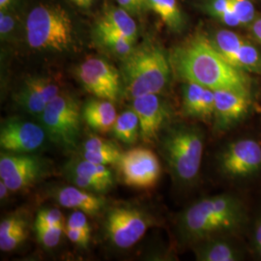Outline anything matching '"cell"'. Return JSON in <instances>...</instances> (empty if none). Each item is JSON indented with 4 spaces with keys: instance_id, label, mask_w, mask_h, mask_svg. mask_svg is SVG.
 <instances>
[{
    "instance_id": "15",
    "label": "cell",
    "mask_w": 261,
    "mask_h": 261,
    "mask_svg": "<svg viewBox=\"0 0 261 261\" xmlns=\"http://www.w3.org/2000/svg\"><path fill=\"white\" fill-rule=\"evenodd\" d=\"M215 92V125L220 130H228L248 114L251 108L250 93L221 89Z\"/></svg>"
},
{
    "instance_id": "19",
    "label": "cell",
    "mask_w": 261,
    "mask_h": 261,
    "mask_svg": "<svg viewBox=\"0 0 261 261\" xmlns=\"http://www.w3.org/2000/svg\"><path fill=\"white\" fill-rule=\"evenodd\" d=\"M65 171L75 172L79 175L91 179L94 182L103 186L109 191L113 186V176L112 171L107 166L92 163L85 159H75L66 165Z\"/></svg>"
},
{
    "instance_id": "44",
    "label": "cell",
    "mask_w": 261,
    "mask_h": 261,
    "mask_svg": "<svg viewBox=\"0 0 261 261\" xmlns=\"http://www.w3.org/2000/svg\"><path fill=\"white\" fill-rule=\"evenodd\" d=\"M257 249H258V252H259V255L261 257V246H257Z\"/></svg>"
},
{
    "instance_id": "9",
    "label": "cell",
    "mask_w": 261,
    "mask_h": 261,
    "mask_svg": "<svg viewBox=\"0 0 261 261\" xmlns=\"http://www.w3.org/2000/svg\"><path fill=\"white\" fill-rule=\"evenodd\" d=\"M127 186L147 190L157 185L162 168L157 155L147 148L136 147L124 152L116 165Z\"/></svg>"
},
{
    "instance_id": "33",
    "label": "cell",
    "mask_w": 261,
    "mask_h": 261,
    "mask_svg": "<svg viewBox=\"0 0 261 261\" xmlns=\"http://www.w3.org/2000/svg\"><path fill=\"white\" fill-rule=\"evenodd\" d=\"M65 173L69 181L72 182L74 184V186L81 188V189L88 191V192H91V193H95V194H101V193L107 192L103 186L94 182L91 179L79 175L75 172H71V171H65Z\"/></svg>"
},
{
    "instance_id": "35",
    "label": "cell",
    "mask_w": 261,
    "mask_h": 261,
    "mask_svg": "<svg viewBox=\"0 0 261 261\" xmlns=\"http://www.w3.org/2000/svg\"><path fill=\"white\" fill-rule=\"evenodd\" d=\"M84 151H102V150H110L117 148V146L109 140H105L98 136H91L84 141Z\"/></svg>"
},
{
    "instance_id": "18",
    "label": "cell",
    "mask_w": 261,
    "mask_h": 261,
    "mask_svg": "<svg viewBox=\"0 0 261 261\" xmlns=\"http://www.w3.org/2000/svg\"><path fill=\"white\" fill-rule=\"evenodd\" d=\"M194 249L197 260L237 261L241 258V252L237 247L221 236L195 243Z\"/></svg>"
},
{
    "instance_id": "34",
    "label": "cell",
    "mask_w": 261,
    "mask_h": 261,
    "mask_svg": "<svg viewBox=\"0 0 261 261\" xmlns=\"http://www.w3.org/2000/svg\"><path fill=\"white\" fill-rule=\"evenodd\" d=\"M87 216L88 215L85 214L83 211L74 210V212H72L69 216L66 226L81 229V230L91 233V226L88 223Z\"/></svg>"
},
{
    "instance_id": "1",
    "label": "cell",
    "mask_w": 261,
    "mask_h": 261,
    "mask_svg": "<svg viewBox=\"0 0 261 261\" xmlns=\"http://www.w3.org/2000/svg\"><path fill=\"white\" fill-rule=\"evenodd\" d=\"M170 63L186 83L200 84L212 90L251 94V81L246 72L227 62L205 38L197 36L176 47Z\"/></svg>"
},
{
    "instance_id": "14",
    "label": "cell",
    "mask_w": 261,
    "mask_h": 261,
    "mask_svg": "<svg viewBox=\"0 0 261 261\" xmlns=\"http://www.w3.org/2000/svg\"><path fill=\"white\" fill-rule=\"evenodd\" d=\"M59 90L58 84L48 76H30L16 94V102L28 113L40 116Z\"/></svg>"
},
{
    "instance_id": "22",
    "label": "cell",
    "mask_w": 261,
    "mask_h": 261,
    "mask_svg": "<svg viewBox=\"0 0 261 261\" xmlns=\"http://www.w3.org/2000/svg\"><path fill=\"white\" fill-rule=\"evenodd\" d=\"M147 5L172 31L179 32L184 28V17L177 0H147Z\"/></svg>"
},
{
    "instance_id": "10",
    "label": "cell",
    "mask_w": 261,
    "mask_h": 261,
    "mask_svg": "<svg viewBox=\"0 0 261 261\" xmlns=\"http://www.w3.org/2000/svg\"><path fill=\"white\" fill-rule=\"evenodd\" d=\"M76 75L84 88L96 98L116 102L121 93L120 75L106 60L91 57L76 69Z\"/></svg>"
},
{
    "instance_id": "31",
    "label": "cell",
    "mask_w": 261,
    "mask_h": 261,
    "mask_svg": "<svg viewBox=\"0 0 261 261\" xmlns=\"http://www.w3.org/2000/svg\"><path fill=\"white\" fill-rule=\"evenodd\" d=\"M34 225L66 226L65 223H64V217L57 208L41 209L36 215Z\"/></svg>"
},
{
    "instance_id": "26",
    "label": "cell",
    "mask_w": 261,
    "mask_h": 261,
    "mask_svg": "<svg viewBox=\"0 0 261 261\" xmlns=\"http://www.w3.org/2000/svg\"><path fill=\"white\" fill-rule=\"evenodd\" d=\"M236 67L244 72H251L261 75V55L259 50L248 41H245L238 53Z\"/></svg>"
},
{
    "instance_id": "5",
    "label": "cell",
    "mask_w": 261,
    "mask_h": 261,
    "mask_svg": "<svg viewBox=\"0 0 261 261\" xmlns=\"http://www.w3.org/2000/svg\"><path fill=\"white\" fill-rule=\"evenodd\" d=\"M27 40L32 48L63 51L73 42L72 21L60 6L39 5L28 14Z\"/></svg>"
},
{
    "instance_id": "2",
    "label": "cell",
    "mask_w": 261,
    "mask_h": 261,
    "mask_svg": "<svg viewBox=\"0 0 261 261\" xmlns=\"http://www.w3.org/2000/svg\"><path fill=\"white\" fill-rule=\"evenodd\" d=\"M246 220L241 200L231 195L206 197L188 207L179 218L181 237L195 243L239 229Z\"/></svg>"
},
{
    "instance_id": "36",
    "label": "cell",
    "mask_w": 261,
    "mask_h": 261,
    "mask_svg": "<svg viewBox=\"0 0 261 261\" xmlns=\"http://www.w3.org/2000/svg\"><path fill=\"white\" fill-rule=\"evenodd\" d=\"M65 234L68 239L81 248H87L90 241V234L81 229L65 226Z\"/></svg>"
},
{
    "instance_id": "42",
    "label": "cell",
    "mask_w": 261,
    "mask_h": 261,
    "mask_svg": "<svg viewBox=\"0 0 261 261\" xmlns=\"http://www.w3.org/2000/svg\"><path fill=\"white\" fill-rule=\"evenodd\" d=\"M80 7H89L93 0H72Z\"/></svg>"
},
{
    "instance_id": "21",
    "label": "cell",
    "mask_w": 261,
    "mask_h": 261,
    "mask_svg": "<svg viewBox=\"0 0 261 261\" xmlns=\"http://www.w3.org/2000/svg\"><path fill=\"white\" fill-rule=\"evenodd\" d=\"M112 133L116 140L126 144H133L138 140L140 136V120L133 109L117 116Z\"/></svg>"
},
{
    "instance_id": "41",
    "label": "cell",
    "mask_w": 261,
    "mask_h": 261,
    "mask_svg": "<svg viewBox=\"0 0 261 261\" xmlns=\"http://www.w3.org/2000/svg\"><path fill=\"white\" fill-rule=\"evenodd\" d=\"M255 241L257 246H261V221L256 225L255 229Z\"/></svg>"
},
{
    "instance_id": "32",
    "label": "cell",
    "mask_w": 261,
    "mask_h": 261,
    "mask_svg": "<svg viewBox=\"0 0 261 261\" xmlns=\"http://www.w3.org/2000/svg\"><path fill=\"white\" fill-rule=\"evenodd\" d=\"M234 13L242 25L252 22L255 18V10L251 0H231Z\"/></svg>"
},
{
    "instance_id": "43",
    "label": "cell",
    "mask_w": 261,
    "mask_h": 261,
    "mask_svg": "<svg viewBox=\"0 0 261 261\" xmlns=\"http://www.w3.org/2000/svg\"><path fill=\"white\" fill-rule=\"evenodd\" d=\"M14 0H0V9L1 11L7 9L10 5L12 4Z\"/></svg>"
},
{
    "instance_id": "4",
    "label": "cell",
    "mask_w": 261,
    "mask_h": 261,
    "mask_svg": "<svg viewBox=\"0 0 261 261\" xmlns=\"http://www.w3.org/2000/svg\"><path fill=\"white\" fill-rule=\"evenodd\" d=\"M203 149V132L195 125L175 124L161 139L162 154L168 168L182 184H190L198 176Z\"/></svg>"
},
{
    "instance_id": "40",
    "label": "cell",
    "mask_w": 261,
    "mask_h": 261,
    "mask_svg": "<svg viewBox=\"0 0 261 261\" xmlns=\"http://www.w3.org/2000/svg\"><path fill=\"white\" fill-rule=\"evenodd\" d=\"M9 192L11 191L8 186L1 180L0 181V198H1V200L6 199L9 196Z\"/></svg>"
},
{
    "instance_id": "11",
    "label": "cell",
    "mask_w": 261,
    "mask_h": 261,
    "mask_svg": "<svg viewBox=\"0 0 261 261\" xmlns=\"http://www.w3.org/2000/svg\"><path fill=\"white\" fill-rule=\"evenodd\" d=\"M47 139L43 125L10 117L1 123L0 147L10 153H33L41 148Z\"/></svg>"
},
{
    "instance_id": "28",
    "label": "cell",
    "mask_w": 261,
    "mask_h": 261,
    "mask_svg": "<svg viewBox=\"0 0 261 261\" xmlns=\"http://www.w3.org/2000/svg\"><path fill=\"white\" fill-rule=\"evenodd\" d=\"M34 228L38 241L47 249L56 248L61 241L63 234H65V226L34 225Z\"/></svg>"
},
{
    "instance_id": "30",
    "label": "cell",
    "mask_w": 261,
    "mask_h": 261,
    "mask_svg": "<svg viewBox=\"0 0 261 261\" xmlns=\"http://www.w3.org/2000/svg\"><path fill=\"white\" fill-rule=\"evenodd\" d=\"M28 236V224H22L18 229L0 238V250L2 252H11L19 247Z\"/></svg>"
},
{
    "instance_id": "38",
    "label": "cell",
    "mask_w": 261,
    "mask_h": 261,
    "mask_svg": "<svg viewBox=\"0 0 261 261\" xmlns=\"http://www.w3.org/2000/svg\"><path fill=\"white\" fill-rule=\"evenodd\" d=\"M15 27L14 19L3 11H1L0 15V33L1 37H6L8 34L12 32Z\"/></svg>"
},
{
    "instance_id": "8",
    "label": "cell",
    "mask_w": 261,
    "mask_h": 261,
    "mask_svg": "<svg viewBox=\"0 0 261 261\" xmlns=\"http://www.w3.org/2000/svg\"><path fill=\"white\" fill-rule=\"evenodd\" d=\"M47 172V163L31 153H1L0 179L11 192H19L35 185Z\"/></svg>"
},
{
    "instance_id": "12",
    "label": "cell",
    "mask_w": 261,
    "mask_h": 261,
    "mask_svg": "<svg viewBox=\"0 0 261 261\" xmlns=\"http://www.w3.org/2000/svg\"><path fill=\"white\" fill-rule=\"evenodd\" d=\"M220 168L229 177H248L261 169V144L252 139L236 140L220 156Z\"/></svg>"
},
{
    "instance_id": "16",
    "label": "cell",
    "mask_w": 261,
    "mask_h": 261,
    "mask_svg": "<svg viewBox=\"0 0 261 261\" xmlns=\"http://www.w3.org/2000/svg\"><path fill=\"white\" fill-rule=\"evenodd\" d=\"M55 197L59 205L83 211L88 216L100 213L106 205V199L103 196L75 186L63 187L59 189Z\"/></svg>"
},
{
    "instance_id": "24",
    "label": "cell",
    "mask_w": 261,
    "mask_h": 261,
    "mask_svg": "<svg viewBox=\"0 0 261 261\" xmlns=\"http://www.w3.org/2000/svg\"><path fill=\"white\" fill-rule=\"evenodd\" d=\"M96 32L103 46L116 56L125 58L134 50L135 42L111 28L97 24Z\"/></svg>"
},
{
    "instance_id": "7",
    "label": "cell",
    "mask_w": 261,
    "mask_h": 261,
    "mask_svg": "<svg viewBox=\"0 0 261 261\" xmlns=\"http://www.w3.org/2000/svg\"><path fill=\"white\" fill-rule=\"evenodd\" d=\"M151 225L150 217L130 206L111 208L105 221V230L109 241L120 250L130 249L140 241Z\"/></svg>"
},
{
    "instance_id": "6",
    "label": "cell",
    "mask_w": 261,
    "mask_h": 261,
    "mask_svg": "<svg viewBox=\"0 0 261 261\" xmlns=\"http://www.w3.org/2000/svg\"><path fill=\"white\" fill-rule=\"evenodd\" d=\"M47 139L66 149L75 148L83 118L80 103L68 94H58L39 116Z\"/></svg>"
},
{
    "instance_id": "20",
    "label": "cell",
    "mask_w": 261,
    "mask_h": 261,
    "mask_svg": "<svg viewBox=\"0 0 261 261\" xmlns=\"http://www.w3.org/2000/svg\"><path fill=\"white\" fill-rule=\"evenodd\" d=\"M97 24L111 28L120 33L125 37L129 38L133 42L136 41L138 35V28L136 21L129 15V13L123 8H112L106 12L103 18Z\"/></svg>"
},
{
    "instance_id": "37",
    "label": "cell",
    "mask_w": 261,
    "mask_h": 261,
    "mask_svg": "<svg viewBox=\"0 0 261 261\" xmlns=\"http://www.w3.org/2000/svg\"><path fill=\"white\" fill-rule=\"evenodd\" d=\"M119 6L130 13H139L147 5V0H117Z\"/></svg>"
},
{
    "instance_id": "29",
    "label": "cell",
    "mask_w": 261,
    "mask_h": 261,
    "mask_svg": "<svg viewBox=\"0 0 261 261\" xmlns=\"http://www.w3.org/2000/svg\"><path fill=\"white\" fill-rule=\"evenodd\" d=\"M122 154L119 148H114V149L102 150V151H84L83 157L87 161H90L92 163L100 164L103 166H109V165H117L118 162L121 159Z\"/></svg>"
},
{
    "instance_id": "27",
    "label": "cell",
    "mask_w": 261,
    "mask_h": 261,
    "mask_svg": "<svg viewBox=\"0 0 261 261\" xmlns=\"http://www.w3.org/2000/svg\"><path fill=\"white\" fill-rule=\"evenodd\" d=\"M208 12L216 18L222 20L228 27H240V19L234 13L231 0H210L207 5Z\"/></svg>"
},
{
    "instance_id": "3",
    "label": "cell",
    "mask_w": 261,
    "mask_h": 261,
    "mask_svg": "<svg viewBox=\"0 0 261 261\" xmlns=\"http://www.w3.org/2000/svg\"><path fill=\"white\" fill-rule=\"evenodd\" d=\"M170 73V59L162 47L148 44L134 48L124 58L122 68L125 92L132 99L146 94H160L168 86Z\"/></svg>"
},
{
    "instance_id": "25",
    "label": "cell",
    "mask_w": 261,
    "mask_h": 261,
    "mask_svg": "<svg viewBox=\"0 0 261 261\" xmlns=\"http://www.w3.org/2000/svg\"><path fill=\"white\" fill-rule=\"evenodd\" d=\"M206 87L195 83H186L183 88L182 111L189 117L200 119Z\"/></svg>"
},
{
    "instance_id": "39",
    "label": "cell",
    "mask_w": 261,
    "mask_h": 261,
    "mask_svg": "<svg viewBox=\"0 0 261 261\" xmlns=\"http://www.w3.org/2000/svg\"><path fill=\"white\" fill-rule=\"evenodd\" d=\"M251 30H252V36L261 46V18L253 20Z\"/></svg>"
},
{
    "instance_id": "17",
    "label": "cell",
    "mask_w": 261,
    "mask_h": 261,
    "mask_svg": "<svg viewBox=\"0 0 261 261\" xmlns=\"http://www.w3.org/2000/svg\"><path fill=\"white\" fill-rule=\"evenodd\" d=\"M83 119L88 127L99 133H108L117 118V113L113 102L105 99H90L84 103Z\"/></svg>"
},
{
    "instance_id": "23",
    "label": "cell",
    "mask_w": 261,
    "mask_h": 261,
    "mask_svg": "<svg viewBox=\"0 0 261 261\" xmlns=\"http://www.w3.org/2000/svg\"><path fill=\"white\" fill-rule=\"evenodd\" d=\"M245 41L246 40L235 32L229 30H220L216 33L214 40L211 41V43L227 62L236 67L237 56Z\"/></svg>"
},
{
    "instance_id": "13",
    "label": "cell",
    "mask_w": 261,
    "mask_h": 261,
    "mask_svg": "<svg viewBox=\"0 0 261 261\" xmlns=\"http://www.w3.org/2000/svg\"><path fill=\"white\" fill-rule=\"evenodd\" d=\"M132 109L140 120L141 140L147 143L154 142L169 117L166 102L159 94H146L134 98Z\"/></svg>"
}]
</instances>
